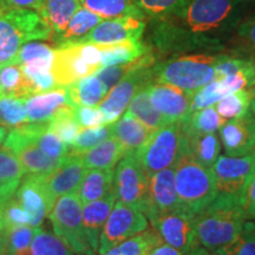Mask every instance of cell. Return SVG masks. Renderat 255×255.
Segmentation results:
<instances>
[{"label":"cell","instance_id":"6da1fadb","mask_svg":"<svg viewBox=\"0 0 255 255\" xmlns=\"http://www.w3.org/2000/svg\"><path fill=\"white\" fill-rule=\"evenodd\" d=\"M240 1L188 0L177 15L154 20L152 46L163 53L221 51V36L237 23Z\"/></svg>","mask_w":255,"mask_h":255},{"label":"cell","instance_id":"7a4b0ae2","mask_svg":"<svg viewBox=\"0 0 255 255\" xmlns=\"http://www.w3.org/2000/svg\"><path fill=\"white\" fill-rule=\"evenodd\" d=\"M246 222L239 196L219 195L194 218L200 247L216 252L237 238Z\"/></svg>","mask_w":255,"mask_h":255},{"label":"cell","instance_id":"3957f363","mask_svg":"<svg viewBox=\"0 0 255 255\" xmlns=\"http://www.w3.org/2000/svg\"><path fill=\"white\" fill-rule=\"evenodd\" d=\"M52 34L49 24L37 11L0 6V68L15 64L24 44L51 39Z\"/></svg>","mask_w":255,"mask_h":255},{"label":"cell","instance_id":"277c9868","mask_svg":"<svg viewBox=\"0 0 255 255\" xmlns=\"http://www.w3.org/2000/svg\"><path fill=\"white\" fill-rule=\"evenodd\" d=\"M220 53L194 52L155 64V81L170 84L193 95L216 79L215 65Z\"/></svg>","mask_w":255,"mask_h":255},{"label":"cell","instance_id":"5b68a950","mask_svg":"<svg viewBox=\"0 0 255 255\" xmlns=\"http://www.w3.org/2000/svg\"><path fill=\"white\" fill-rule=\"evenodd\" d=\"M175 188L181 207L194 215L202 212L218 196L213 169L201 164L184 145L175 165Z\"/></svg>","mask_w":255,"mask_h":255},{"label":"cell","instance_id":"8992f818","mask_svg":"<svg viewBox=\"0 0 255 255\" xmlns=\"http://www.w3.org/2000/svg\"><path fill=\"white\" fill-rule=\"evenodd\" d=\"M101 69L98 44L79 43L55 49L51 72L59 88H66L79 79L96 75Z\"/></svg>","mask_w":255,"mask_h":255},{"label":"cell","instance_id":"52a82bcc","mask_svg":"<svg viewBox=\"0 0 255 255\" xmlns=\"http://www.w3.org/2000/svg\"><path fill=\"white\" fill-rule=\"evenodd\" d=\"M156 57L149 51L138 59L136 68L131 70L122 81L117 83L108 92L102 103L98 105L105 117V124L110 126L120 120L124 110L128 109L135 95L155 81L154 65Z\"/></svg>","mask_w":255,"mask_h":255},{"label":"cell","instance_id":"ba28073f","mask_svg":"<svg viewBox=\"0 0 255 255\" xmlns=\"http://www.w3.org/2000/svg\"><path fill=\"white\" fill-rule=\"evenodd\" d=\"M183 150L182 122L168 123L151 133L136 157L149 177L175 167Z\"/></svg>","mask_w":255,"mask_h":255},{"label":"cell","instance_id":"9c48e42d","mask_svg":"<svg viewBox=\"0 0 255 255\" xmlns=\"http://www.w3.org/2000/svg\"><path fill=\"white\" fill-rule=\"evenodd\" d=\"M83 203L77 194L59 197L50 212L53 231L77 255H96L83 226Z\"/></svg>","mask_w":255,"mask_h":255},{"label":"cell","instance_id":"30bf717a","mask_svg":"<svg viewBox=\"0 0 255 255\" xmlns=\"http://www.w3.org/2000/svg\"><path fill=\"white\" fill-rule=\"evenodd\" d=\"M114 194L119 202L138 209L146 218L150 214L149 176L136 155H126L117 163L114 173Z\"/></svg>","mask_w":255,"mask_h":255},{"label":"cell","instance_id":"8fae6325","mask_svg":"<svg viewBox=\"0 0 255 255\" xmlns=\"http://www.w3.org/2000/svg\"><path fill=\"white\" fill-rule=\"evenodd\" d=\"M148 229V218L131 206L117 202L101 232L98 255Z\"/></svg>","mask_w":255,"mask_h":255},{"label":"cell","instance_id":"7c38bea8","mask_svg":"<svg viewBox=\"0 0 255 255\" xmlns=\"http://www.w3.org/2000/svg\"><path fill=\"white\" fill-rule=\"evenodd\" d=\"M195 215L183 207L155 216L150 220L152 229L165 244L181 251L184 255L196 251L200 247L195 227Z\"/></svg>","mask_w":255,"mask_h":255},{"label":"cell","instance_id":"4fadbf2b","mask_svg":"<svg viewBox=\"0 0 255 255\" xmlns=\"http://www.w3.org/2000/svg\"><path fill=\"white\" fill-rule=\"evenodd\" d=\"M255 167V150L244 156H219L213 165L218 195L240 196Z\"/></svg>","mask_w":255,"mask_h":255},{"label":"cell","instance_id":"5bb4252c","mask_svg":"<svg viewBox=\"0 0 255 255\" xmlns=\"http://www.w3.org/2000/svg\"><path fill=\"white\" fill-rule=\"evenodd\" d=\"M85 173L87 167L84 165L82 156L69 152L59 168L41 178L50 200L56 203L59 197L77 193Z\"/></svg>","mask_w":255,"mask_h":255},{"label":"cell","instance_id":"9a60e30c","mask_svg":"<svg viewBox=\"0 0 255 255\" xmlns=\"http://www.w3.org/2000/svg\"><path fill=\"white\" fill-rule=\"evenodd\" d=\"M145 18L123 17L103 19L84 37L82 43L115 44L129 40H141L145 31Z\"/></svg>","mask_w":255,"mask_h":255},{"label":"cell","instance_id":"2e32d148","mask_svg":"<svg viewBox=\"0 0 255 255\" xmlns=\"http://www.w3.org/2000/svg\"><path fill=\"white\" fill-rule=\"evenodd\" d=\"M148 91L156 110L169 123L184 122L191 114V95L181 89L154 81L148 85Z\"/></svg>","mask_w":255,"mask_h":255},{"label":"cell","instance_id":"e0dca14e","mask_svg":"<svg viewBox=\"0 0 255 255\" xmlns=\"http://www.w3.org/2000/svg\"><path fill=\"white\" fill-rule=\"evenodd\" d=\"M219 131L228 156H244L255 150V116L251 109L238 119L227 121Z\"/></svg>","mask_w":255,"mask_h":255},{"label":"cell","instance_id":"ac0fdd59","mask_svg":"<svg viewBox=\"0 0 255 255\" xmlns=\"http://www.w3.org/2000/svg\"><path fill=\"white\" fill-rule=\"evenodd\" d=\"M43 176L25 175L19 184L14 197L25 212L30 215V226L39 227L45 216L50 214L55 203L50 200L49 194L43 184Z\"/></svg>","mask_w":255,"mask_h":255},{"label":"cell","instance_id":"d6986e66","mask_svg":"<svg viewBox=\"0 0 255 255\" xmlns=\"http://www.w3.org/2000/svg\"><path fill=\"white\" fill-rule=\"evenodd\" d=\"M150 183L151 210L148 220L180 208L176 188H175V167L167 168L149 177Z\"/></svg>","mask_w":255,"mask_h":255},{"label":"cell","instance_id":"ffe728a7","mask_svg":"<svg viewBox=\"0 0 255 255\" xmlns=\"http://www.w3.org/2000/svg\"><path fill=\"white\" fill-rule=\"evenodd\" d=\"M72 107L69 97L68 88H57L53 90L33 95L25 98L28 122L41 123L49 122L64 107Z\"/></svg>","mask_w":255,"mask_h":255},{"label":"cell","instance_id":"44dd1931","mask_svg":"<svg viewBox=\"0 0 255 255\" xmlns=\"http://www.w3.org/2000/svg\"><path fill=\"white\" fill-rule=\"evenodd\" d=\"M152 132V130L128 111L122 119L113 124V136L121 143L126 155H137Z\"/></svg>","mask_w":255,"mask_h":255},{"label":"cell","instance_id":"7402d4cb","mask_svg":"<svg viewBox=\"0 0 255 255\" xmlns=\"http://www.w3.org/2000/svg\"><path fill=\"white\" fill-rule=\"evenodd\" d=\"M116 201V196L113 194V195L104 197V199L92 201L87 205H83L84 206L83 207V226H84L89 244L96 253L98 252L101 232L103 229L104 223L109 218Z\"/></svg>","mask_w":255,"mask_h":255},{"label":"cell","instance_id":"603a6c76","mask_svg":"<svg viewBox=\"0 0 255 255\" xmlns=\"http://www.w3.org/2000/svg\"><path fill=\"white\" fill-rule=\"evenodd\" d=\"M114 169H88L77 195L83 205L114 194Z\"/></svg>","mask_w":255,"mask_h":255},{"label":"cell","instance_id":"cb8c5ba5","mask_svg":"<svg viewBox=\"0 0 255 255\" xmlns=\"http://www.w3.org/2000/svg\"><path fill=\"white\" fill-rule=\"evenodd\" d=\"M102 20L103 19L100 15L95 14L94 12L82 6L70 20L65 30L60 33L53 34L50 40H52L57 46L79 44L89 32L97 26Z\"/></svg>","mask_w":255,"mask_h":255},{"label":"cell","instance_id":"d4e9b609","mask_svg":"<svg viewBox=\"0 0 255 255\" xmlns=\"http://www.w3.org/2000/svg\"><path fill=\"white\" fill-rule=\"evenodd\" d=\"M98 45L101 49L102 69L135 62L146 55L149 51H151V47L141 40H129L115 44H98Z\"/></svg>","mask_w":255,"mask_h":255},{"label":"cell","instance_id":"484cf974","mask_svg":"<svg viewBox=\"0 0 255 255\" xmlns=\"http://www.w3.org/2000/svg\"><path fill=\"white\" fill-rule=\"evenodd\" d=\"M79 155L87 169H114L126 152L116 137L111 136Z\"/></svg>","mask_w":255,"mask_h":255},{"label":"cell","instance_id":"4316f807","mask_svg":"<svg viewBox=\"0 0 255 255\" xmlns=\"http://www.w3.org/2000/svg\"><path fill=\"white\" fill-rule=\"evenodd\" d=\"M81 7L79 0H43L37 12L56 34L65 30Z\"/></svg>","mask_w":255,"mask_h":255},{"label":"cell","instance_id":"83f0119b","mask_svg":"<svg viewBox=\"0 0 255 255\" xmlns=\"http://www.w3.org/2000/svg\"><path fill=\"white\" fill-rule=\"evenodd\" d=\"M183 145L207 168L214 165L221 150V141L215 132L186 133L183 131Z\"/></svg>","mask_w":255,"mask_h":255},{"label":"cell","instance_id":"f1b7e54d","mask_svg":"<svg viewBox=\"0 0 255 255\" xmlns=\"http://www.w3.org/2000/svg\"><path fill=\"white\" fill-rule=\"evenodd\" d=\"M17 156L24 169V175L33 176H46L59 168L64 161L45 154L36 143L25 145L17 152Z\"/></svg>","mask_w":255,"mask_h":255},{"label":"cell","instance_id":"f546056e","mask_svg":"<svg viewBox=\"0 0 255 255\" xmlns=\"http://www.w3.org/2000/svg\"><path fill=\"white\" fill-rule=\"evenodd\" d=\"M66 88H68L72 107H79V105L97 107L109 92L103 82L96 75L79 79Z\"/></svg>","mask_w":255,"mask_h":255},{"label":"cell","instance_id":"4dcf8cb0","mask_svg":"<svg viewBox=\"0 0 255 255\" xmlns=\"http://www.w3.org/2000/svg\"><path fill=\"white\" fill-rule=\"evenodd\" d=\"M83 7L100 15L102 19L123 17L146 18L136 4V0H79Z\"/></svg>","mask_w":255,"mask_h":255},{"label":"cell","instance_id":"1f68e13d","mask_svg":"<svg viewBox=\"0 0 255 255\" xmlns=\"http://www.w3.org/2000/svg\"><path fill=\"white\" fill-rule=\"evenodd\" d=\"M31 96L30 83L19 64L0 68V98H28Z\"/></svg>","mask_w":255,"mask_h":255},{"label":"cell","instance_id":"d6a6232c","mask_svg":"<svg viewBox=\"0 0 255 255\" xmlns=\"http://www.w3.org/2000/svg\"><path fill=\"white\" fill-rule=\"evenodd\" d=\"M127 111L131 114L133 117H136L138 121H141L145 127H148L152 131H156L159 128L167 126L169 123L164 119L163 115L156 110L154 104L151 103L148 87L137 92L135 97L130 102Z\"/></svg>","mask_w":255,"mask_h":255},{"label":"cell","instance_id":"836d02e7","mask_svg":"<svg viewBox=\"0 0 255 255\" xmlns=\"http://www.w3.org/2000/svg\"><path fill=\"white\" fill-rule=\"evenodd\" d=\"M53 58H55V49L52 46L45 43L28 41L21 46L15 64L28 69L51 70Z\"/></svg>","mask_w":255,"mask_h":255},{"label":"cell","instance_id":"e575fe53","mask_svg":"<svg viewBox=\"0 0 255 255\" xmlns=\"http://www.w3.org/2000/svg\"><path fill=\"white\" fill-rule=\"evenodd\" d=\"M227 121L220 116L215 105L193 111L189 117L182 122V129L186 133H209L220 130Z\"/></svg>","mask_w":255,"mask_h":255},{"label":"cell","instance_id":"d590c367","mask_svg":"<svg viewBox=\"0 0 255 255\" xmlns=\"http://www.w3.org/2000/svg\"><path fill=\"white\" fill-rule=\"evenodd\" d=\"M82 127L76 120L73 107H64L49 121V130L55 132L66 145L71 146Z\"/></svg>","mask_w":255,"mask_h":255},{"label":"cell","instance_id":"8d00e7d4","mask_svg":"<svg viewBox=\"0 0 255 255\" xmlns=\"http://www.w3.org/2000/svg\"><path fill=\"white\" fill-rule=\"evenodd\" d=\"M161 240L158 234L154 229L144 231L143 233L135 235V237L128 239L121 242L116 247L111 248L107 253L102 255H146L151 247Z\"/></svg>","mask_w":255,"mask_h":255},{"label":"cell","instance_id":"74e56055","mask_svg":"<svg viewBox=\"0 0 255 255\" xmlns=\"http://www.w3.org/2000/svg\"><path fill=\"white\" fill-rule=\"evenodd\" d=\"M252 97H253L252 90H246V89L233 92L215 104L216 111L226 121L238 119L251 109Z\"/></svg>","mask_w":255,"mask_h":255},{"label":"cell","instance_id":"f35d334b","mask_svg":"<svg viewBox=\"0 0 255 255\" xmlns=\"http://www.w3.org/2000/svg\"><path fill=\"white\" fill-rule=\"evenodd\" d=\"M220 255H255V222L246 220L234 240L216 251Z\"/></svg>","mask_w":255,"mask_h":255},{"label":"cell","instance_id":"ab89813d","mask_svg":"<svg viewBox=\"0 0 255 255\" xmlns=\"http://www.w3.org/2000/svg\"><path fill=\"white\" fill-rule=\"evenodd\" d=\"M188 0H136L139 9L154 20L177 15L186 6Z\"/></svg>","mask_w":255,"mask_h":255},{"label":"cell","instance_id":"60d3db41","mask_svg":"<svg viewBox=\"0 0 255 255\" xmlns=\"http://www.w3.org/2000/svg\"><path fill=\"white\" fill-rule=\"evenodd\" d=\"M31 251L32 255H75L62 239L41 228L34 235Z\"/></svg>","mask_w":255,"mask_h":255},{"label":"cell","instance_id":"b9f144b4","mask_svg":"<svg viewBox=\"0 0 255 255\" xmlns=\"http://www.w3.org/2000/svg\"><path fill=\"white\" fill-rule=\"evenodd\" d=\"M113 136V124L110 126H101L96 128H82L78 135L76 136L75 142L70 146L72 154H81L92 146L100 144L101 142Z\"/></svg>","mask_w":255,"mask_h":255},{"label":"cell","instance_id":"7bdbcfd3","mask_svg":"<svg viewBox=\"0 0 255 255\" xmlns=\"http://www.w3.org/2000/svg\"><path fill=\"white\" fill-rule=\"evenodd\" d=\"M0 122L7 129L28 123L25 98H0Z\"/></svg>","mask_w":255,"mask_h":255},{"label":"cell","instance_id":"ee69618b","mask_svg":"<svg viewBox=\"0 0 255 255\" xmlns=\"http://www.w3.org/2000/svg\"><path fill=\"white\" fill-rule=\"evenodd\" d=\"M39 229L40 227H32V226L28 225H21L5 229V231L0 233L4 234L8 250L12 253L18 254L20 252L31 250L32 241H33L34 235L37 234Z\"/></svg>","mask_w":255,"mask_h":255},{"label":"cell","instance_id":"f6af8a7d","mask_svg":"<svg viewBox=\"0 0 255 255\" xmlns=\"http://www.w3.org/2000/svg\"><path fill=\"white\" fill-rule=\"evenodd\" d=\"M226 96L228 94L222 87L220 79H215L191 95V113L215 105Z\"/></svg>","mask_w":255,"mask_h":255},{"label":"cell","instance_id":"bcb514c9","mask_svg":"<svg viewBox=\"0 0 255 255\" xmlns=\"http://www.w3.org/2000/svg\"><path fill=\"white\" fill-rule=\"evenodd\" d=\"M23 176L24 169L21 167L18 156L8 149L1 146L0 149V186L20 182Z\"/></svg>","mask_w":255,"mask_h":255},{"label":"cell","instance_id":"7dc6e473","mask_svg":"<svg viewBox=\"0 0 255 255\" xmlns=\"http://www.w3.org/2000/svg\"><path fill=\"white\" fill-rule=\"evenodd\" d=\"M36 144L51 157L64 159L69 155V146L55 132L49 130V126L41 130L36 138Z\"/></svg>","mask_w":255,"mask_h":255},{"label":"cell","instance_id":"c3c4849f","mask_svg":"<svg viewBox=\"0 0 255 255\" xmlns=\"http://www.w3.org/2000/svg\"><path fill=\"white\" fill-rule=\"evenodd\" d=\"M138 59L131 63L122 64V65H115V66L103 68L96 73V76L103 82V84L105 85V88H107V90L110 91L111 89L117 84V83L121 82L124 77H126L128 73L136 68V65L138 64Z\"/></svg>","mask_w":255,"mask_h":255},{"label":"cell","instance_id":"681fc988","mask_svg":"<svg viewBox=\"0 0 255 255\" xmlns=\"http://www.w3.org/2000/svg\"><path fill=\"white\" fill-rule=\"evenodd\" d=\"M73 114H75L76 120H77V122L82 128L107 126L105 124V117L103 113L100 110V108L79 105V107H73Z\"/></svg>","mask_w":255,"mask_h":255},{"label":"cell","instance_id":"f907efd6","mask_svg":"<svg viewBox=\"0 0 255 255\" xmlns=\"http://www.w3.org/2000/svg\"><path fill=\"white\" fill-rule=\"evenodd\" d=\"M239 199H240V205L246 220H255V167L251 176L248 177Z\"/></svg>","mask_w":255,"mask_h":255},{"label":"cell","instance_id":"816d5d0a","mask_svg":"<svg viewBox=\"0 0 255 255\" xmlns=\"http://www.w3.org/2000/svg\"><path fill=\"white\" fill-rule=\"evenodd\" d=\"M238 37L240 38L246 52L253 56L252 59H255V14L239 25Z\"/></svg>","mask_w":255,"mask_h":255},{"label":"cell","instance_id":"f5cc1de1","mask_svg":"<svg viewBox=\"0 0 255 255\" xmlns=\"http://www.w3.org/2000/svg\"><path fill=\"white\" fill-rule=\"evenodd\" d=\"M43 0H0V6L12 9H33L38 11Z\"/></svg>","mask_w":255,"mask_h":255},{"label":"cell","instance_id":"db71d44e","mask_svg":"<svg viewBox=\"0 0 255 255\" xmlns=\"http://www.w3.org/2000/svg\"><path fill=\"white\" fill-rule=\"evenodd\" d=\"M19 184H20V182L7 183L0 186V214H1L6 205L8 203V201L13 197L15 191L18 189Z\"/></svg>","mask_w":255,"mask_h":255},{"label":"cell","instance_id":"11a10c76","mask_svg":"<svg viewBox=\"0 0 255 255\" xmlns=\"http://www.w3.org/2000/svg\"><path fill=\"white\" fill-rule=\"evenodd\" d=\"M146 255H184V254L181 251L176 250L175 247L170 246V245L165 244V242L161 239L157 244L151 247V250L149 251V253Z\"/></svg>","mask_w":255,"mask_h":255},{"label":"cell","instance_id":"9f6ffc18","mask_svg":"<svg viewBox=\"0 0 255 255\" xmlns=\"http://www.w3.org/2000/svg\"><path fill=\"white\" fill-rule=\"evenodd\" d=\"M6 135H7V128L4 126H0V145L4 142Z\"/></svg>","mask_w":255,"mask_h":255},{"label":"cell","instance_id":"6f0895ef","mask_svg":"<svg viewBox=\"0 0 255 255\" xmlns=\"http://www.w3.org/2000/svg\"><path fill=\"white\" fill-rule=\"evenodd\" d=\"M199 255H220V254L216 253V252H210V251L205 250V248L200 247L199 248Z\"/></svg>","mask_w":255,"mask_h":255},{"label":"cell","instance_id":"680465c9","mask_svg":"<svg viewBox=\"0 0 255 255\" xmlns=\"http://www.w3.org/2000/svg\"><path fill=\"white\" fill-rule=\"evenodd\" d=\"M252 94H253V97H252V103H251V110L252 113L254 114L255 116V88L252 90Z\"/></svg>","mask_w":255,"mask_h":255},{"label":"cell","instance_id":"91938a15","mask_svg":"<svg viewBox=\"0 0 255 255\" xmlns=\"http://www.w3.org/2000/svg\"><path fill=\"white\" fill-rule=\"evenodd\" d=\"M200 248V247H199ZM199 248H197L196 251H194V252H191V253H189V254H187V255H199Z\"/></svg>","mask_w":255,"mask_h":255},{"label":"cell","instance_id":"94428289","mask_svg":"<svg viewBox=\"0 0 255 255\" xmlns=\"http://www.w3.org/2000/svg\"><path fill=\"white\" fill-rule=\"evenodd\" d=\"M2 255H14V253H12L11 251H7V252H5V253Z\"/></svg>","mask_w":255,"mask_h":255},{"label":"cell","instance_id":"6125c7cd","mask_svg":"<svg viewBox=\"0 0 255 255\" xmlns=\"http://www.w3.org/2000/svg\"><path fill=\"white\" fill-rule=\"evenodd\" d=\"M0 123H1V122H0Z\"/></svg>","mask_w":255,"mask_h":255}]
</instances>
